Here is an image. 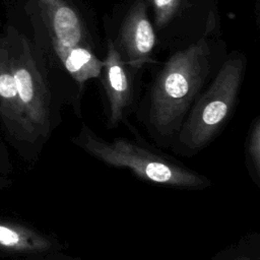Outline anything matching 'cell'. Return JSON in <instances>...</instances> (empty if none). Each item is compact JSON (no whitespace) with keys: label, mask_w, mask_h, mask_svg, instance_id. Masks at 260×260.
<instances>
[{"label":"cell","mask_w":260,"mask_h":260,"mask_svg":"<svg viewBox=\"0 0 260 260\" xmlns=\"http://www.w3.org/2000/svg\"><path fill=\"white\" fill-rule=\"evenodd\" d=\"M113 31L107 38L129 67L141 72L156 63L157 40L145 0H130L123 5Z\"/></svg>","instance_id":"8992f818"},{"label":"cell","mask_w":260,"mask_h":260,"mask_svg":"<svg viewBox=\"0 0 260 260\" xmlns=\"http://www.w3.org/2000/svg\"><path fill=\"white\" fill-rule=\"evenodd\" d=\"M63 245L56 239L34 228L0 220V250L32 256L58 253Z\"/></svg>","instance_id":"ba28073f"},{"label":"cell","mask_w":260,"mask_h":260,"mask_svg":"<svg viewBox=\"0 0 260 260\" xmlns=\"http://www.w3.org/2000/svg\"><path fill=\"white\" fill-rule=\"evenodd\" d=\"M246 66L242 53L232 52L224 58L186 115L169 147L173 152L192 157L218 136L238 104Z\"/></svg>","instance_id":"277c9868"},{"label":"cell","mask_w":260,"mask_h":260,"mask_svg":"<svg viewBox=\"0 0 260 260\" xmlns=\"http://www.w3.org/2000/svg\"><path fill=\"white\" fill-rule=\"evenodd\" d=\"M245 166L249 177L260 187V117L257 116L247 132L245 139Z\"/></svg>","instance_id":"30bf717a"},{"label":"cell","mask_w":260,"mask_h":260,"mask_svg":"<svg viewBox=\"0 0 260 260\" xmlns=\"http://www.w3.org/2000/svg\"><path fill=\"white\" fill-rule=\"evenodd\" d=\"M49 47L58 69L69 82L75 112L87 81L99 79L105 50L89 13L78 0H39Z\"/></svg>","instance_id":"7a4b0ae2"},{"label":"cell","mask_w":260,"mask_h":260,"mask_svg":"<svg viewBox=\"0 0 260 260\" xmlns=\"http://www.w3.org/2000/svg\"><path fill=\"white\" fill-rule=\"evenodd\" d=\"M157 48L183 49L202 38H215L217 0H145Z\"/></svg>","instance_id":"5b68a950"},{"label":"cell","mask_w":260,"mask_h":260,"mask_svg":"<svg viewBox=\"0 0 260 260\" xmlns=\"http://www.w3.org/2000/svg\"><path fill=\"white\" fill-rule=\"evenodd\" d=\"M139 73L122 60L110 39L107 38L99 80L104 91L108 129H115L122 123L126 125L129 115L135 112L139 101Z\"/></svg>","instance_id":"52a82bcc"},{"label":"cell","mask_w":260,"mask_h":260,"mask_svg":"<svg viewBox=\"0 0 260 260\" xmlns=\"http://www.w3.org/2000/svg\"><path fill=\"white\" fill-rule=\"evenodd\" d=\"M260 237L257 232L249 233L237 243L220 250L210 260H259Z\"/></svg>","instance_id":"9c48e42d"},{"label":"cell","mask_w":260,"mask_h":260,"mask_svg":"<svg viewBox=\"0 0 260 260\" xmlns=\"http://www.w3.org/2000/svg\"><path fill=\"white\" fill-rule=\"evenodd\" d=\"M11 170V167L8 164L7 157L4 156V150L0 146V173H6Z\"/></svg>","instance_id":"8fae6325"},{"label":"cell","mask_w":260,"mask_h":260,"mask_svg":"<svg viewBox=\"0 0 260 260\" xmlns=\"http://www.w3.org/2000/svg\"><path fill=\"white\" fill-rule=\"evenodd\" d=\"M10 183H11V182H10L8 179L3 178V177H0V189H1V188H4V187H6V186H8Z\"/></svg>","instance_id":"7c38bea8"},{"label":"cell","mask_w":260,"mask_h":260,"mask_svg":"<svg viewBox=\"0 0 260 260\" xmlns=\"http://www.w3.org/2000/svg\"><path fill=\"white\" fill-rule=\"evenodd\" d=\"M116 137L107 140L98 135L86 123L70 140L104 165L130 171L140 180L171 189L201 191L212 183L204 175L188 168L178 159L155 149L141 139Z\"/></svg>","instance_id":"3957f363"},{"label":"cell","mask_w":260,"mask_h":260,"mask_svg":"<svg viewBox=\"0 0 260 260\" xmlns=\"http://www.w3.org/2000/svg\"><path fill=\"white\" fill-rule=\"evenodd\" d=\"M216 38H202L172 52L136 107L137 121L160 147L169 148L191 106L206 86L223 49Z\"/></svg>","instance_id":"6da1fadb"}]
</instances>
